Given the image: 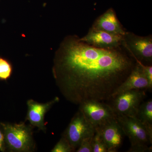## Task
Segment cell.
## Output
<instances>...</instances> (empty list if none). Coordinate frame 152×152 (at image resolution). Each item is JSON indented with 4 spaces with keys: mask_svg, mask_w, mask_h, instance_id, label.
<instances>
[{
    "mask_svg": "<svg viewBox=\"0 0 152 152\" xmlns=\"http://www.w3.org/2000/svg\"><path fill=\"white\" fill-rule=\"evenodd\" d=\"M137 61L124 47L104 49L76 35L64 38L55 53L53 73L62 95L72 103L110 101Z\"/></svg>",
    "mask_w": 152,
    "mask_h": 152,
    "instance_id": "6da1fadb",
    "label": "cell"
},
{
    "mask_svg": "<svg viewBox=\"0 0 152 152\" xmlns=\"http://www.w3.org/2000/svg\"><path fill=\"white\" fill-rule=\"evenodd\" d=\"M116 119L131 143L128 152H151L152 128L148 127L136 117L117 115Z\"/></svg>",
    "mask_w": 152,
    "mask_h": 152,
    "instance_id": "7a4b0ae2",
    "label": "cell"
},
{
    "mask_svg": "<svg viewBox=\"0 0 152 152\" xmlns=\"http://www.w3.org/2000/svg\"><path fill=\"white\" fill-rule=\"evenodd\" d=\"M5 141L11 151L31 152L34 148L31 128L24 123L1 124Z\"/></svg>",
    "mask_w": 152,
    "mask_h": 152,
    "instance_id": "3957f363",
    "label": "cell"
},
{
    "mask_svg": "<svg viewBox=\"0 0 152 152\" xmlns=\"http://www.w3.org/2000/svg\"><path fill=\"white\" fill-rule=\"evenodd\" d=\"M122 45L136 61L151 65L152 62V35L140 36L126 31Z\"/></svg>",
    "mask_w": 152,
    "mask_h": 152,
    "instance_id": "277c9868",
    "label": "cell"
},
{
    "mask_svg": "<svg viewBox=\"0 0 152 152\" xmlns=\"http://www.w3.org/2000/svg\"><path fill=\"white\" fill-rule=\"evenodd\" d=\"M79 105V110L95 129L116 119L117 115L112 107L103 102L89 100Z\"/></svg>",
    "mask_w": 152,
    "mask_h": 152,
    "instance_id": "5b68a950",
    "label": "cell"
},
{
    "mask_svg": "<svg viewBox=\"0 0 152 152\" xmlns=\"http://www.w3.org/2000/svg\"><path fill=\"white\" fill-rule=\"evenodd\" d=\"M145 96L144 90H130L112 98L110 105L117 115L136 117Z\"/></svg>",
    "mask_w": 152,
    "mask_h": 152,
    "instance_id": "8992f818",
    "label": "cell"
},
{
    "mask_svg": "<svg viewBox=\"0 0 152 152\" xmlns=\"http://www.w3.org/2000/svg\"><path fill=\"white\" fill-rule=\"evenodd\" d=\"M95 132V128L79 110L72 118L63 136L67 140L75 151L83 139L93 137Z\"/></svg>",
    "mask_w": 152,
    "mask_h": 152,
    "instance_id": "52a82bcc",
    "label": "cell"
},
{
    "mask_svg": "<svg viewBox=\"0 0 152 152\" xmlns=\"http://www.w3.org/2000/svg\"><path fill=\"white\" fill-rule=\"evenodd\" d=\"M80 39L92 46L101 49H113L122 45L124 36L113 34L90 28L86 34Z\"/></svg>",
    "mask_w": 152,
    "mask_h": 152,
    "instance_id": "ba28073f",
    "label": "cell"
},
{
    "mask_svg": "<svg viewBox=\"0 0 152 152\" xmlns=\"http://www.w3.org/2000/svg\"><path fill=\"white\" fill-rule=\"evenodd\" d=\"M105 143L108 152H116L122 144L124 134L117 119L95 129Z\"/></svg>",
    "mask_w": 152,
    "mask_h": 152,
    "instance_id": "9c48e42d",
    "label": "cell"
},
{
    "mask_svg": "<svg viewBox=\"0 0 152 152\" xmlns=\"http://www.w3.org/2000/svg\"><path fill=\"white\" fill-rule=\"evenodd\" d=\"M59 101V99L57 97L45 103L38 102L33 99L28 100L27 103L28 112L26 119L31 125L45 132L46 128L45 123V115L52 106Z\"/></svg>",
    "mask_w": 152,
    "mask_h": 152,
    "instance_id": "30bf717a",
    "label": "cell"
},
{
    "mask_svg": "<svg viewBox=\"0 0 152 152\" xmlns=\"http://www.w3.org/2000/svg\"><path fill=\"white\" fill-rule=\"evenodd\" d=\"M91 28L118 35L124 36L126 31L120 23L115 12L112 8L108 9L96 19Z\"/></svg>",
    "mask_w": 152,
    "mask_h": 152,
    "instance_id": "8fae6325",
    "label": "cell"
},
{
    "mask_svg": "<svg viewBox=\"0 0 152 152\" xmlns=\"http://www.w3.org/2000/svg\"><path fill=\"white\" fill-rule=\"evenodd\" d=\"M148 81L142 66L137 62L130 74L113 94L112 98L130 90L149 89Z\"/></svg>",
    "mask_w": 152,
    "mask_h": 152,
    "instance_id": "7c38bea8",
    "label": "cell"
},
{
    "mask_svg": "<svg viewBox=\"0 0 152 152\" xmlns=\"http://www.w3.org/2000/svg\"><path fill=\"white\" fill-rule=\"evenodd\" d=\"M136 118L148 127L152 128V100L141 104Z\"/></svg>",
    "mask_w": 152,
    "mask_h": 152,
    "instance_id": "4fadbf2b",
    "label": "cell"
},
{
    "mask_svg": "<svg viewBox=\"0 0 152 152\" xmlns=\"http://www.w3.org/2000/svg\"><path fill=\"white\" fill-rule=\"evenodd\" d=\"M93 152H108L107 148L99 133L96 131L91 142Z\"/></svg>",
    "mask_w": 152,
    "mask_h": 152,
    "instance_id": "5bb4252c",
    "label": "cell"
},
{
    "mask_svg": "<svg viewBox=\"0 0 152 152\" xmlns=\"http://www.w3.org/2000/svg\"><path fill=\"white\" fill-rule=\"evenodd\" d=\"M12 67L7 60L0 57V80H7L10 77Z\"/></svg>",
    "mask_w": 152,
    "mask_h": 152,
    "instance_id": "9a60e30c",
    "label": "cell"
},
{
    "mask_svg": "<svg viewBox=\"0 0 152 152\" xmlns=\"http://www.w3.org/2000/svg\"><path fill=\"white\" fill-rule=\"evenodd\" d=\"M73 149L71 147L69 143L62 136L61 138L56 144L53 148L52 150V152H74Z\"/></svg>",
    "mask_w": 152,
    "mask_h": 152,
    "instance_id": "2e32d148",
    "label": "cell"
},
{
    "mask_svg": "<svg viewBox=\"0 0 152 152\" xmlns=\"http://www.w3.org/2000/svg\"><path fill=\"white\" fill-rule=\"evenodd\" d=\"M93 137L83 139L80 144L78 148L76 150V152H93L91 145Z\"/></svg>",
    "mask_w": 152,
    "mask_h": 152,
    "instance_id": "e0dca14e",
    "label": "cell"
},
{
    "mask_svg": "<svg viewBox=\"0 0 152 152\" xmlns=\"http://www.w3.org/2000/svg\"><path fill=\"white\" fill-rule=\"evenodd\" d=\"M137 62L139 63L144 69L148 81V89H151L152 88V66L151 65H147L144 64H143L138 61H137Z\"/></svg>",
    "mask_w": 152,
    "mask_h": 152,
    "instance_id": "ac0fdd59",
    "label": "cell"
},
{
    "mask_svg": "<svg viewBox=\"0 0 152 152\" xmlns=\"http://www.w3.org/2000/svg\"><path fill=\"white\" fill-rule=\"evenodd\" d=\"M5 138L4 133L0 130V151H5L4 147Z\"/></svg>",
    "mask_w": 152,
    "mask_h": 152,
    "instance_id": "d6986e66",
    "label": "cell"
}]
</instances>
